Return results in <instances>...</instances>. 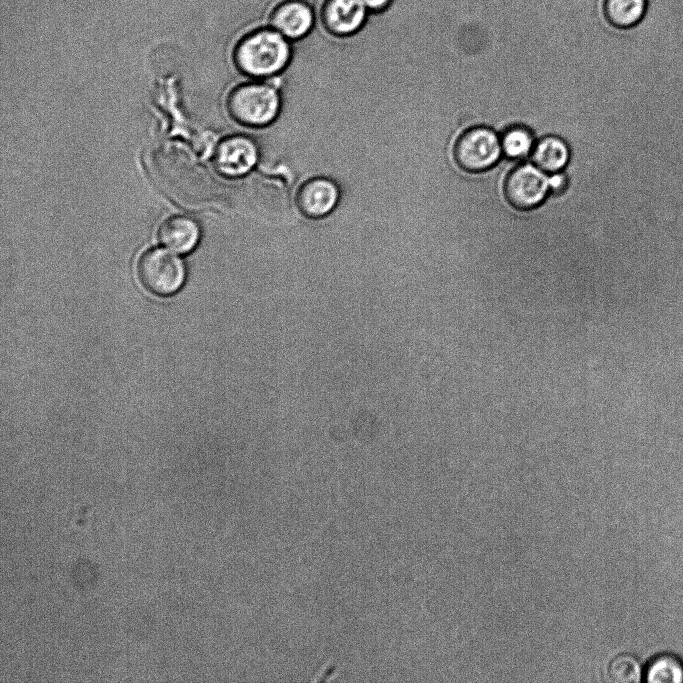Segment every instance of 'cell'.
<instances>
[{
	"label": "cell",
	"mask_w": 683,
	"mask_h": 683,
	"mask_svg": "<svg viewBox=\"0 0 683 683\" xmlns=\"http://www.w3.org/2000/svg\"><path fill=\"white\" fill-rule=\"evenodd\" d=\"M234 63L249 78L264 80L283 72L291 61L290 42L275 29L263 28L247 34L235 47Z\"/></svg>",
	"instance_id": "1"
},
{
	"label": "cell",
	"mask_w": 683,
	"mask_h": 683,
	"mask_svg": "<svg viewBox=\"0 0 683 683\" xmlns=\"http://www.w3.org/2000/svg\"><path fill=\"white\" fill-rule=\"evenodd\" d=\"M226 107L238 124L250 129H262L279 117L282 97L272 83L254 79L234 87L227 97Z\"/></svg>",
	"instance_id": "2"
},
{
	"label": "cell",
	"mask_w": 683,
	"mask_h": 683,
	"mask_svg": "<svg viewBox=\"0 0 683 683\" xmlns=\"http://www.w3.org/2000/svg\"><path fill=\"white\" fill-rule=\"evenodd\" d=\"M137 276L147 291L159 296H168L181 288L185 279V269L176 255L164 249L151 248L139 257Z\"/></svg>",
	"instance_id": "3"
},
{
	"label": "cell",
	"mask_w": 683,
	"mask_h": 683,
	"mask_svg": "<svg viewBox=\"0 0 683 683\" xmlns=\"http://www.w3.org/2000/svg\"><path fill=\"white\" fill-rule=\"evenodd\" d=\"M501 153L500 138L493 130L483 126L465 131L454 148L456 163L468 172H481L491 168Z\"/></svg>",
	"instance_id": "4"
},
{
	"label": "cell",
	"mask_w": 683,
	"mask_h": 683,
	"mask_svg": "<svg viewBox=\"0 0 683 683\" xmlns=\"http://www.w3.org/2000/svg\"><path fill=\"white\" fill-rule=\"evenodd\" d=\"M260 159V148L254 138L245 134H234L222 139L213 155L215 170L228 179H239L249 175Z\"/></svg>",
	"instance_id": "5"
},
{
	"label": "cell",
	"mask_w": 683,
	"mask_h": 683,
	"mask_svg": "<svg viewBox=\"0 0 683 683\" xmlns=\"http://www.w3.org/2000/svg\"><path fill=\"white\" fill-rule=\"evenodd\" d=\"M546 174L534 164L515 167L505 181L507 201L519 210H530L540 205L549 191Z\"/></svg>",
	"instance_id": "6"
},
{
	"label": "cell",
	"mask_w": 683,
	"mask_h": 683,
	"mask_svg": "<svg viewBox=\"0 0 683 683\" xmlns=\"http://www.w3.org/2000/svg\"><path fill=\"white\" fill-rule=\"evenodd\" d=\"M341 194L340 186L333 178L324 175L313 176L297 189L296 206L304 217L322 219L337 208Z\"/></svg>",
	"instance_id": "7"
},
{
	"label": "cell",
	"mask_w": 683,
	"mask_h": 683,
	"mask_svg": "<svg viewBox=\"0 0 683 683\" xmlns=\"http://www.w3.org/2000/svg\"><path fill=\"white\" fill-rule=\"evenodd\" d=\"M368 11L363 0H326L322 21L327 30L336 36H350L363 27Z\"/></svg>",
	"instance_id": "8"
},
{
	"label": "cell",
	"mask_w": 683,
	"mask_h": 683,
	"mask_svg": "<svg viewBox=\"0 0 683 683\" xmlns=\"http://www.w3.org/2000/svg\"><path fill=\"white\" fill-rule=\"evenodd\" d=\"M313 25V10L301 0L285 1L271 16V27L289 41L303 39L311 32Z\"/></svg>",
	"instance_id": "9"
},
{
	"label": "cell",
	"mask_w": 683,
	"mask_h": 683,
	"mask_svg": "<svg viewBox=\"0 0 683 683\" xmlns=\"http://www.w3.org/2000/svg\"><path fill=\"white\" fill-rule=\"evenodd\" d=\"M199 237L198 224L183 215L167 218L158 230L159 241L167 248L179 253L191 251L198 243Z\"/></svg>",
	"instance_id": "10"
},
{
	"label": "cell",
	"mask_w": 683,
	"mask_h": 683,
	"mask_svg": "<svg viewBox=\"0 0 683 683\" xmlns=\"http://www.w3.org/2000/svg\"><path fill=\"white\" fill-rule=\"evenodd\" d=\"M647 0H603L604 19L614 29L626 30L637 26L644 18Z\"/></svg>",
	"instance_id": "11"
},
{
	"label": "cell",
	"mask_w": 683,
	"mask_h": 683,
	"mask_svg": "<svg viewBox=\"0 0 683 683\" xmlns=\"http://www.w3.org/2000/svg\"><path fill=\"white\" fill-rule=\"evenodd\" d=\"M532 160L545 173L560 172L569 160V148L562 139L547 136L534 146Z\"/></svg>",
	"instance_id": "12"
},
{
	"label": "cell",
	"mask_w": 683,
	"mask_h": 683,
	"mask_svg": "<svg viewBox=\"0 0 683 683\" xmlns=\"http://www.w3.org/2000/svg\"><path fill=\"white\" fill-rule=\"evenodd\" d=\"M648 682H683V662L675 655L666 653L653 658L645 670Z\"/></svg>",
	"instance_id": "13"
},
{
	"label": "cell",
	"mask_w": 683,
	"mask_h": 683,
	"mask_svg": "<svg viewBox=\"0 0 683 683\" xmlns=\"http://www.w3.org/2000/svg\"><path fill=\"white\" fill-rule=\"evenodd\" d=\"M500 142L502 153L510 159L523 158L534 148L531 132L522 126L507 129L500 138Z\"/></svg>",
	"instance_id": "14"
},
{
	"label": "cell",
	"mask_w": 683,
	"mask_h": 683,
	"mask_svg": "<svg viewBox=\"0 0 683 683\" xmlns=\"http://www.w3.org/2000/svg\"><path fill=\"white\" fill-rule=\"evenodd\" d=\"M607 674L616 683H636L641 680L642 668L634 655L622 653L611 659Z\"/></svg>",
	"instance_id": "15"
},
{
	"label": "cell",
	"mask_w": 683,
	"mask_h": 683,
	"mask_svg": "<svg viewBox=\"0 0 683 683\" xmlns=\"http://www.w3.org/2000/svg\"><path fill=\"white\" fill-rule=\"evenodd\" d=\"M549 191L555 194L564 192L567 187V178L561 172L552 173L548 176Z\"/></svg>",
	"instance_id": "16"
},
{
	"label": "cell",
	"mask_w": 683,
	"mask_h": 683,
	"mask_svg": "<svg viewBox=\"0 0 683 683\" xmlns=\"http://www.w3.org/2000/svg\"><path fill=\"white\" fill-rule=\"evenodd\" d=\"M369 11L379 12L387 8L392 0H363Z\"/></svg>",
	"instance_id": "17"
}]
</instances>
